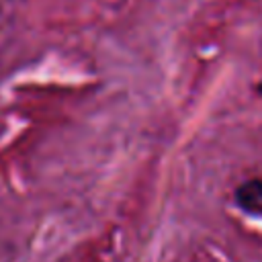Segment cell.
Returning <instances> with one entry per match:
<instances>
[{"mask_svg":"<svg viewBox=\"0 0 262 262\" xmlns=\"http://www.w3.org/2000/svg\"><path fill=\"white\" fill-rule=\"evenodd\" d=\"M235 201L248 213H262V180H248L237 186Z\"/></svg>","mask_w":262,"mask_h":262,"instance_id":"obj_1","label":"cell"},{"mask_svg":"<svg viewBox=\"0 0 262 262\" xmlns=\"http://www.w3.org/2000/svg\"><path fill=\"white\" fill-rule=\"evenodd\" d=\"M260 92H262V84H260Z\"/></svg>","mask_w":262,"mask_h":262,"instance_id":"obj_2","label":"cell"}]
</instances>
